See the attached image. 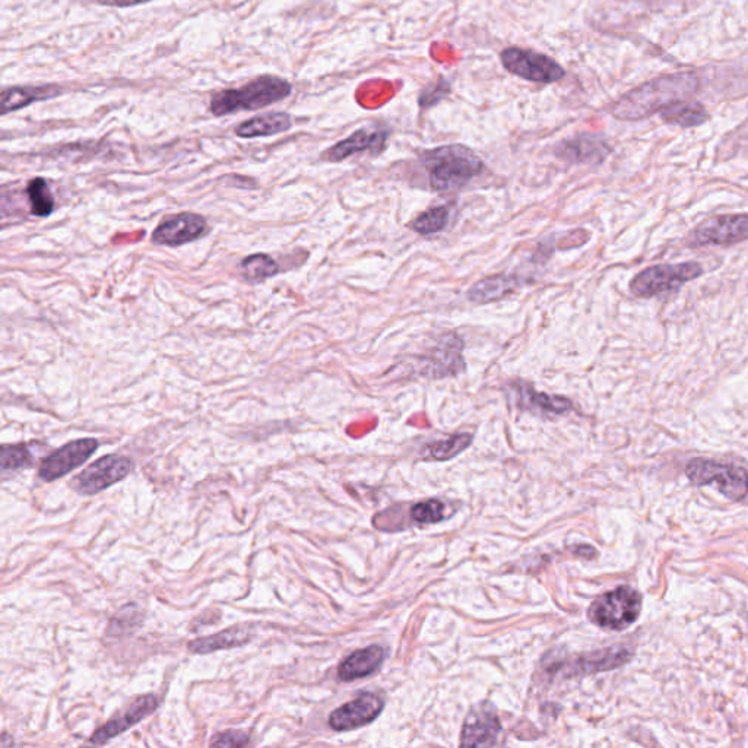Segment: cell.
<instances>
[{
    "label": "cell",
    "mask_w": 748,
    "mask_h": 748,
    "mask_svg": "<svg viewBox=\"0 0 748 748\" xmlns=\"http://www.w3.org/2000/svg\"><path fill=\"white\" fill-rule=\"evenodd\" d=\"M696 72L684 71L662 75L639 85L614 103L611 114L620 120H640L686 101L699 90Z\"/></svg>",
    "instance_id": "1"
},
{
    "label": "cell",
    "mask_w": 748,
    "mask_h": 748,
    "mask_svg": "<svg viewBox=\"0 0 748 748\" xmlns=\"http://www.w3.org/2000/svg\"><path fill=\"white\" fill-rule=\"evenodd\" d=\"M423 163L429 170V186L434 192L461 189L486 170L481 158L464 145H443L424 152Z\"/></svg>",
    "instance_id": "2"
},
{
    "label": "cell",
    "mask_w": 748,
    "mask_h": 748,
    "mask_svg": "<svg viewBox=\"0 0 748 748\" xmlns=\"http://www.w3.org/2000/svg\"><path fill=\"white\" fill-rule=\"evenodd\" d=\"M291 91L293 87L287 79L263 75L243 87L215 94L209 110L215 117L244 112V110H261L290 97Z\"/></svg>",
    "instance_id": "3"
},
{
    "label": "cell",
    "mask_w": 748,
    "mask_h": 748,
    "mask_svg": "<svg viewBox=\"0 0 748 748\" xmlns=\"http://www.w3.org/2000/svg\"><path fill=\"white\" fill-rule=\"evenodd\" d=\"M703 268L697 262L664 263L639 272L632 282L630 291L639 299H652L675 293L687 282L697 280Z\"/></svg>",
    "instance_id": "4"
},
{
    "label": "cell",
    "mask_w": 748,
    "mask_h": 748,
    "mask_svg": "<svg viewBox=\"0 0 748 748\" xmlns=\"http://www.w3.org/2000/svg\"><path fill=\"white\" fill-rule=\"evenodd\" d=\"M642 611V595L632 586H620L592 602L589 618L602 629L621 632L632 626Z\"/></svg>",
    "instance_id": "5"
},
{
    "label": "cell",
    "mask_w": 748,
    "mask_h": 748,
    "mask_svg": "<svg viewBox=\"0 0 748 748\" xmlns=\"http://www.w3.org/2000/svg\"><path fill=\"white\" fill-rule=\"evenodd\" d=\"M686 475L694 486H715L734 502H740L748 494V472L734 464L696 458L687 465Z\"/></svg>",
    "instance_id": "6"
},
{
    "label": "cell",
    "mask_w": 748,
    "mask_h": 748,
    "mask_svg": "<svg viewBox=\"0 0 748 748\" xmlns=\"http://www.w3.org/2000/svg\"><path fill=\"white\" fill-rule=\"evenodd\" d=\"M500 60L509 74L537 84H554L566 75L556 60L534 50L507 47L500 55Z\"/></svg>",
    "instance_id": "7"
},
{
    "label": "cell",
    "mask_w": 748,
    "mask_h": 748,
    "mask_svg": "<svg viewBox=\"0 0 748 748\" xmlns=\"http://www.w3.org/2000/svg\"><path fill=\"white\" fill-rule=\"evenodd\" d=\"M462 351H464V341L458 335L453 332L440 335L436 344L418 358L417 372L420 376L429 377V379L458 376L465 369Z\"/></svg>",
    "instance_id": "8"
},
{
    "label": "cell",
    "mask_w": 748,
    "mask_h": 748,
    "mask_svg": "<svg viewBox=\"0 0 748 748\" xmlns=\"http://www.w3.org/2000/svg\"><path fill=\"white\" fill-rule=\"evenodd\" d=\"M748 240V215H718L700 224L690 234L689 246H732Z\"/></svg>",
    "instance_id": "9"
},
{
    "label": "cell",
    "mask_w": 748,
    "mask_h": 748,
    "mask_svg": "<svg viewBox=\"0 0 748 748\" xmlns=\"http://www.w3.org/2000/svg\"><path fill=\"white\" fill-rule=\"evenodd\" d=\"M132 471V461L126 456L107 455L76 475L72 486L82 494H97L122 481Z\"/></svg>",
    "instance_id": "10"
},
{
    "label": "cell",
    "mask_w": 748,
    "mask_h": 748,
    "mask_svg": "<svg viewBox=\"0 0 748 748\" xmlns=\"http://www.w3.org/2000/svg\"><path fill=\"white\" fill-rule=\"evenodd\" d=\"M208 231V223L202 215L183 212L161 221L152 233V243L157 246L179 247L201 239Z\"/></svg>",
    "instance_id": "11"
},
{
    "label": "cell",
    "mask_w": 748,
    "mask_h": 748,
    "mask_svg": "<svg viewBox=\"0 0 748 748\" xmlns=\"http://www.w3.org/2000/svg\"><path fill=\"white\" fill-rule=\"evenodd\" d=\"M97 449L98 442L95 439H79L66 443L41 462L38 475L44 481H55L57 478L65 477L87 462Z\"/></svg>",
    "instance_id": "12"
},
{
    "label": "cell",
    "mask_w": 748,
    "mask_h": 748,
    "mask_svg": "<svg viewBox=\"0 0 748 748\" xmlns=\"http://www.w3.org/2000/svg\"><path fill=\"white\" fill-rule=\"evenodd\" d=\"M385 708L379 694L363 693L353 702L341 706L329 718V725L335 731H351L372 724Z\"/></svg>",
    "instance_id": "13"
},
{
    "label": "cell",
    "mask_w": 748,
    "mask_h": 748,
    "mask_svg": "<svg viewBox=\"0 0 748 748\" xmlns=\"http://www.w3.org/2000/svg\"><path fill=\"white\" fill-rule=\"evenodd\" d=\"M160 706V699L155 694H145V696L138 697L135 702L123 712V715L116 716V718L110 719L106 725L98 728L94 732L93 737L90 738L91 744H106L107 741L113 740L117 735L123 734V732L131 730L139 722L144 721L145 718L152 715L157 711Z\"/></svg>",
    "instance_id": "14"
},
{
    "label": "cell",
    "mask_w": 748,
    "mask_h": 748,
    "mask_svg": "<svg viewBox=\"0 0 748 748\" xmlns=\"http://www.w3.org/2000/svg\"><path fill=\"white\" fill-rule=\"evenodd\" d=\"M500 727L499 718L488 705L478 706L469 713L462 731L461 746L464 747H491L496 746L499 740Z\"/></svg>",
    "instance_id": "15"
},
{
    "label": "cell",
    "mask_w": 748,
    "mask_h": 748,
    "mask_svg": "<svg viewBox=\"0 0 748 748\" xmlns=\"http://www.w3.org/2000/svg\"><path fill=\"white\" fill-rule=\"evenodd\" d=\"M388 141V132L380 128H363L358 129L353 135L348 136L344 141L338 142L334 147L329 148L323 154V160L331 163L347 160L351 155L363 151L379 152L385 147Z\"/></svg>",
    "instance_id": "16"
},
{
    "label": "cell",
    "mask_w": 748,
    "mask_h": 748,
    "mask_svg": "<svg viewBox=\"0 0 748 748\" xmlns=\"http://www.w3.org/2000/svg\"><path fill=\"white\" fill-rule=\"evenodd\" d=\"M610 148L602 139L594 135H579L561 142L556 154L570 163H601L607 157Z\"/></svg>",
    "instance_id": "17"
},
{
    "label": "cell",
    "mask_w": 748,
    "mask_h": 748,
    "mask_svg": "<svg viewBox=\"0 0 748 748\" xmlns=\"http://www.w3.org/2000/svg\"><path fill=\"white\" fill-rule=\"evenodd\" d=\"M385 658L386 652L382 646L373 645L360 649L341 662L338 668L339 680L354 681L372 675L379 670Z\"/></svg>",
    "instance_id": "18"
},
{
    "label": "cell",
    "mask_w": 748,
    "mask_h": 748,
    "mask_svg": "<svg viewBox=\"0 0 748 748\" xmlns=\"http://www.w3.org/2000/svg\"><path fill=\"white\" fill-rule=\"evenodd\" d=\"M253 639V632L247 626L230 627L214 636L201 637L192 640L187 649L193 654L206 655L211 652L225 651V649L239 648L247 645Z\"/></svg>",
    "instance_id": "19"
},
{
    "label": "cell",
    "mask_w": 748,
    "mask_h": 748,
    "mask_svg": "<svg viewBox=\"0 0 748 748\" xmlns=\"http://www.w3.org/2000/svg\"><path fill=\"white\" fill-rule=\"evenodd\" d=\"M518 287L519 280L513 275H493L472 285L468 291V300L478 304L493 303L506 299Z\"/></svg>",
    "instance_id": "20"
},
{
    "label": "cell",
    "mask_w": 748,
    "mask_h": 748,
    "mask_svg": "<svg viewBox=\"0 0 748 748\" xmlns=\"http://www.w3.org/2000/svg\"><path fill=\"white\" fill-rule=\"evenodd\" d=\"M293 119L287 113H271L255 117L237 126L236 135L239 138L253 139L263 136H274L278 133L290 131Z\"/></svg>",
    "instance_id": "21"
},
{
    "label": "cell",
    "mask_w": 748,
    "mask_h": 748,
    "mask_svg": "<svg viewBox=\"0 0 748 748\" xmlns=\"http://www.w3.org/2000/svg\"><path fill=\"white\" fill-rule=\"evenodd\" d=\"M60 94L56 85L47 87H12L2 91V114L17 112L37 101L49 100Z\"/></svg>",
    "instance_id": "22"
},
{
    "label": "cell",
    "mask_w": 748,
    "mask_h": 748,
    "mask_svg": "<svg viewBox=\"0 0 748 748\" xmlns=\"http://www.w3.org/2000/svg\"><path fill=\"white\" fill-rule=\"evenodd\" d=\"M515 389L516 395L519 396V405L524 408H535V410L551 412V414H564V412L573 410L572 401L564 396L537 392L531 385H525V383H518Z\"/></svg>",
    "instance_id": "23"
},
{
    "label": "cell",
    "mask_w": 748,
    "mask_h": 748,
    "mask_svg": "<svg viewBox=\"0 0 748 748\" xmlns=\"http://www.w3.org/2000/svg\"><path fill=\"white\" fill-rule=\"evenodd\" d=\"M661 116L668 125L681 126V128H696L709 120L705 107L697 101L675 103L662 110Z\"/></svg>",
    "instance_id": "24"
},
{
    "label": "cell",
    "mask_w": 748,
    "mask_h": 748,
    "mask_svg": "<svg viewBox=\"0 0 748 748\" xmlns=\"http://www.w3.org/2000/svg\"><path fill=\"white\" fill-rule=\"evenodd\" d=\"M632 652L626 648H611L595 652L580 659L576 668L582 673H598V671L613 670L629 661Z\"/></svg>",
    "instance_id": "25"
},
{
    "label": "cell",
    "mask_w": 748,
    "mask_h": 748,
    "mask_svg": "<svg viewBox=\"0 0 748 748\" xmlns=\"http://www.w3.org/2000/svg\"><path fill=\"white\" fill-rule=\"evenodd\" d=\"M243 277L249 282H263L275 277L281 271L280 265L266 253L247 256L240 265Z\"/></svg>",
    "instance_id": "26"
},
{
    "label": "cell",
    "mask_w": 748,
    "mask_h": 748,
    "mask_svg": "<svg viewBox=\"0 0 748 748\" xmlns=\"http://www.w3.org/2000/svg\"><path fill=\"white\" fill-rule=\"evenodd\" d=\"M27 193L31 214L44 218L49 217L55 211V198L46 180L41 177L31 180L27 186Z\"/></svg>",
    "instance_id": "27"
},
{
    "label": "cell",
    "mask_w": 748,
    "mask_h": 748,
    "mask_svg": "<svg viewBox=\"0 0 748 748\" xmlns=\"http://www.w3.org/2000/svg\"><path fill=\"white\" fill-rule=\"evenodd\" d=\"M471 443L472 434H453L449 439L440 440V442L431 443L430 446H427V455L434 461H448V459L455 458L459 453L464 452Z\"/></svg>",
    "instance_id": "28"
},
{
    "label": "cell",
    "mask_w": 748,
    "mask_h": 748,
    "mask_svg": "<svg viewBox=\"0 0 748 748\" xmlns=\"http://www.w3.org/2000/svg\"><path fill=\"white\" fill-rule=\"evenodd\" d=\"M449 217V208H446V206H436V208H431L429 211L421 214L412 223V230L417 231L418 234H423V236L439 233V231L445 230L446 225L449 223Z\"/></svg>",
    "instance_id": "29"
},
{
    "label": "cell",
    "mask_w": 748,
    "mask_h": 748,
    "mask_svg": "<svg viewBox=\"0 0 748 748\" xmlns=\"http://www.w3.org/2000/svg\"><path fill=\"white\" fill-rule=\"evenodd\" d=\"M411 516L420 525L439 524L446 518V506L440 500H427L412 507Z\"/></svg>",
    "instance_id": "30"
},
{
    "label": "cell",
    "mask_w": 748,
    "mask_h": 748,
    "mask_svg": "<svg viewBox=\"0 0 748 748\" xmlns=\"http://www.w3.org/2000/svg\"><path fill=\"white\" fill-rule=\"evenodd\" d=\"M31 464V453L25 445H3L2 465L3 471H14V469L28 467Z\"/></svg>",
    "instance_id": "31"
},
{
    "label": "cell",
    "mask_w": 748,
    "mask_h": 748,
    "mask_svg": "<svg viewBox=\"0 0 748 748\" xmlns=\"http://www.w3.org/2000/svg\"><path fill=\"white\" fill-rule=\"evenodd\" d=\"M450 84L446 79H440V82H437L434 87L427 88L426 91H423L421 93L420 98H418V103H420V106L423 107V109H429V107L436 106L437 103H440V101L445 100L446 97L450 94Z\"/></svg>",
    "instance_id": "32"
},
{
    "label": "cell",
    "mask_w": 748,
    "mask_h": 748,
    "mask_svg": "<svg viewBox=\"0 0 748 748\" xmlns=\"http://www.w3.org/2000/svg\"><path fill=\"white\" fill-rule=\"evenodd\" d=\"M249 744V737L240 731H227L223 734L215 735L211 741V746L215 747H244Z\"/></svg>",
    "instance_id": "33"
},
{
    "label": "cell",
    "mask_w": 748,
    "mask_h": 748,
    "mask_svg": "<svg viewBox=\"0 0 748 748\" xmlns=\"http://www.w3.org/2000/svg\"><path fill=\"white\" fill-rule=\"evenodd\" d=\"M100 5L117 6V8H128V6L141 5V3L152 2V0H94Z\"/></svg>",
    "instance_id": "34"
}]
</instances>
